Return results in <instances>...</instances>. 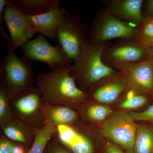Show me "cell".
<instances>
[{
	"label": "cell",
	"mask_w": 153,
	"mask_h": 153,
	"mask_svg": "<svg viewBox=\"0 0 153 153\" xmlns=\"http://www.w3.org/2000/svg\"><path fill=\"white\" fill-rule=\"evenodd\" d=\"M87 27L76 15L66 12L58 28L59 44L70 60L74 61L87 42Z\"/></svg>",
	"instance_id": "8"
},
{
	"label": "cell",
	"mask_w": 153,
	"mask_h": 153,
	"mask_svg": "<svg viewBox=\"0 0 153 153\" xmlns=\"http://www.w3.org/2000/svg\"><path fill=\"white\" fill-rule=\"evenodd\" d=\"M111 67L125 77L129 88L153 97V61L150 58L137 63L116 64Z\"/></svg>",
	"instance_id": "10"
},
{
	"label": "cell",
	"mask_w": 153,
	"mask_h": 153,
	"mask_svg": "<svg viewBox=\"0 0 153 153\" xmlns=\"http://www.w3.org/2000/svg\"><path fill=\"white\" fill-rule=\"evenodd\" d=\"M91 131L78 120L71 125L57 126L55 137L72 153H95L94 137Z\"/></svg>",
	"instance_id": "9"
},
{
	"label": "cell",
	"mask_w": 153,
	"mask_h": 153,
	"mask_svg": "<svg viewBox=\"0 0 153 153\" xmlns=\"http://www.w3.org/2000/svg\"><path fill=\"white\" fill-rule=\"evenodd\" d=\"M133 151L134 153H153V124L137 125Z\"/></svg>",
	"instance_id": "20"
},
{
	"label": "cell",
	"mask_w": 153,
	"mask_h": 153,
	"mask_svg": "<svg viewBox=\"0 0 153 153\" xmlns=\"http://www.w3.org/2000/svg\"><path fill=\"white\" fill-rule=\"evenodd\" d=\"M22 49L24 60L32 63L40 61L46 63L50 67V71L72 65V61L60 44L52 46L41 34L25 43Z\"/></svg>",
	"instance_id": "6"
},
{
	"label": "cell",
	"mask_w": 153,
	"mask_h": 153,
	"mask_svg": "<svg viewBox=\"0 0 153 153\" xmlns=\"http://www.w3.org/2000/svg\"><path fill=\"white\" fill-rule=\"evenodd\" d=\"M10 102L14 118L35 130L45 125L41 113L42 95L37 87L23 91L10 99Z\"/></svg>",
	"instance_id": "7"
},
{
	"label": "cell",
	"mask_w": 153,
	"mask_h": 153,
	"mask_svg": "<svg viewBox=\"0 0 153 153\" xmlns=\"http://www.w3.org/2000/svg\"><path fill=\"white\" fill-rule=\"evenodd\" d=\"M77 109L79 116L92 123H98L105 120L111 114V110L107 105L94 102L82 103Z\"/></svg>",
	"instance_id": "19"
},
{
	"label": "cell",
	"mask_w": 153,
	"mask_h": 153,
	"mask_svg": "<svg viewBox=\"0 0 153 153\" xmlns=\"http://www.w3.org/2000/svg\"><path fill=\"white\" fill-rule=\"evenodd\" d=\"M73 68L72 65L38 74L36 85L41 91L43 102L75 110L87 100V94L77 86L71 75Z\"/></svg>",
	"instance_id": "1"
},
{
	"label": "cell",
	"mask_w": 153,
	"mask_h": 153,
	"mask_svg": "<svg viewBox=\"0 0 153 153\" xmlns=\"http://www.w3.org/2000/svg\"><path fill=\"white\" fill-rule=\"evenodd\" d=\"M150 97H153L133 88H128L126 91V99L120 107L124 109H136L147 104Z\"/></svg>",
	"instance_id": "23"
},
{
	"label": "cell",
	"mask_w": 153,
	"mask_h": 153,
	"mask_svg": "<svg viewBox=\"0 0 153 153\" xmlns=\"http://www.w3.org/2000/svg\"><path fill=\"white\" fill-rule=\"evenodd\" d=\"M146 17H153V0H149L146 6Z\"/></svg>",
	"instance_id": "31"
},
{
	"label": "cell",
	"mask_w": 153,
	"mask_h": 153,
	"mask_svg": "<svg viewBox=\"0 0 153 153\" xmlns=\"http://www.w3.org/2000/svg\"><path fill=\"white\" fill-rule=\"evenodd\" d=\"M19 10L27 16L45 13L60 7L59 0H11Z\"/></svg>",
	"instance_id": "18"
},
{
	"label": "cell",
	"mask_w": 153,
	"mask_h": 153,
	"mask_svg": "<svg viewBox=\"0 0 153 153\" xmlns=\"http://www.w3.org/2000/svg\"><path fill=\"white\" fill-rule=\"evenodd\" d=\"M143 0H111L107 1L106 8L123 21L139 26L143 20Z\"/></svg>",
	"instance_id": "15"
},
{
	"label": "cell",
	"mask_w": 153,
	"mask_h": 153,
	"mask_svg": "<svg viewBox=\"0 0 153 153\" xmlns=\"http://www.w3.org/2000/svg\"><path fill=\"white\" fill-rule=\"evenodd\" d=\"M3 20L10 35L12 47L16 50L37 33L27 16L9 0L3 14Z\"/></svg>",
	"instance_id": "11"
},
{
	"label": "cell",
	"mask_w": 153,
	"mask_h": 153,
	"mask_svg": "<svg viewBox=\"0 0 153 153\" xmlns=\"http://www.w3.org/2000/svg\"><path fill=\"white\" fill-rule=\"evenodd\" d=\"M13 118L10 99L4 88L0 84V126Z\"/></svg>",
	"instance_id": "24"
},
{
	"label": "cell",
	"mask_w": 153,
	"mask_h": 153,
	"mask_svg": "<svg viewBox=\"0 0 153 153\" xmlns=\"http://www.w3.org/2000/svg\"><path fill=\"white\" fill-rule=\"evenodd\" d=\"M57 126L45 124L35 130L34 141L28 153H44L49 142L55 136Z\"/></svg>",
	"instance_id": "21"
},
{
	"label": "cell",
	"mask_w": 153,
	"mask_h": 153,
	"mask_svg": "<svg viewBox=\"0 0 153 153\" xmlns=\"http://www.w3.org/2000/svg\"><path fill=\"white\" fill-rule=\"evenodd\" d=\"M67 11L65 8H56L37 16H27L36 32L44 37L57 38L58 28Z\"/></svg>",
	"instance_id": "14"
},
{
	"label": "cell",
	"mask_w": 153,
	"mask_h": 153,
	"mask_svg": "<svg viewBox=\"0 0 153 153\" xmlns=\"http://www.w3.org/2000/svg\"><path fill=\"white\" fill-rule=\"evenodd\" d=\"M132 42L143 48L153 47V17L144 16Z\"/></svg>",
	"instance_id": "22"
},
{
	"label": "cell",
	"mask_w": 153,
	"mask_h": 153,
	"mask_svg": "<svg viewBox=\"0 0 153 153\" xmlns=\"http://www.w3.org/2000/svg\"><path fill=\"white\" fill-rule=\"evenodd\" d=\"M28 147H29L25 145L15 143L12 153H26Z\"/></svg>",
	"instance_id": "30"
},
{
	"label": "cell",
	"mask_w": 153,
	"mask_h": 153,
	"mask_svg": "<svg viewBox=\"0 0 153 153\" xmlns=\"http://www.w3.org/2000/svg\"><path fill=\"white\" fill-rule=\"evenodd\" d=\"M1 126V133L14 143L31 146L35 137V130L16 118Z\"/></svg>",
	"instance_id": "17"
},
{
	"label": "cell",
	"mask_w": 153,
	"mask_h": 153,
	"mask_svg": "<svg viewBox=\"0 0 153 153\" xmlns=\"http://www.w3.org/2000/svg\"><path fill=\"white\" fill-rule=\"evenodd\" d=\"M6 41L8 50L0 63L1 85L10 99L23 91L33 87V72L32 63L19 58L16 55L10 37Z\"/></svg>",
	"instance_id": "3"
},
{
	"label": "cell",
	"mask_w": 153,
	"mask_h": 153,
	"mask_svg": "<svg viewBox=\"0 0 153 153\" xmlns=\"http://www.w3.org/2000/svg\"><path fill=\"white\" fill-rule=\"evenodd\" d=\"M146 49L131 41H123L108 46L103 52L102 59L106 65L137 63L147 59Z\"/></svg>",
	"instance_id": "13"
},
{
	"label": "cell",
	"mask_w": 153,
	"mask_h": 153,
	"mask_svg": "<svg viewBox=\"0 0 153 153\" xmlns=\"http://www.w3.org/2000/svg\"><path fill=\"white\" fill-rule=\"evenodd\" d=\"M128 114L117 111L111 114L98 129L102 136L120 147L126 153H134L137 125Z\"/></svg>",
	"instance_id": "5"
},
{
	"label": "cell",
	"mask_w": 153,
	"mask_h": 153,
	"mask_svg": "<svg viewBox=\"0 0 153 153\" xmlns=\"http://www.w3.org/2000/svg\"><path fill=\"white\" fill-rule=\"evenodd\" d=\"M8 0H0V33L3 38L5 40L9 38V36L6 33L5 30L3 25L4 21L3 18V14L6 6L8 3Z\"/></svg>",
	"instance_id": "28"
},
{
	"label": "cell",
	"mask_w": 153,
	"mask_h": 153,
	"mask_svg": "<svg viewBox=\"0 0 153 153\" xmlns=\"http://www.w3.org/2000/svg\"><path fill=\"white\" fill-rule=\"evenodd\" d=\"M129 88L125 77L117 73L94 83L88 89V99L100 103L113 102Z\"/></svg>",
	"instance_id": "12"
},
{
	"label": "cell",
	"mask_w": 153,
	"mask_h": 153,
	"mask_svg": "<svg viewBox=\"0 0 153 153\" xmlns=\"http://www.w3.org/2000/svg\"><path fill=\"white\" fill-rule=\"evenodd\" d=\"M109 46L105 43L93 44L88 40L74 61L71 75L76 82H79L83 91L88 90L102 79L117 73L115 68L106 65L102 60V54Z\"/></svg>",
	"instance_id": "2"
},
{
	"label": "cell",
	"mask_w": 153,
	"mask_h": 153,
	"mask_svg": "<svg viewBox=\"0 0 153 153\" xmlns=\"http://www.w3.org/2000/svg\"><path fill=\"white\" fill-rule=\"evenodd\" d=\"M147 58H150L153 61V47L146 48Z\"/></svg>",
	"instance_id": "32"
},
{
	"label": "cell",
	"mask_w": 153,
	"mask_h": 153,
	"mask_svg": "<svg viewBox=\"0 0 153 153\" xmlns=\"http://www.w3.org/2000/svg\"><path fill=\"white\" fill-rule=\"evenodd\" d=\"M104 150V153H126L120 147L111 142L105 145Z\"/></svg>",
	"instance_id": "29"
},
{
	"label": "cell",
	"mask_w": 153,
	"mask_h": 153,
	"mask_svg": "<svg viewBox=\"0 0 153 153\" xmlns=\"http://www.w3.org/2000/svg\"><path fill=\"white\" fill-rule=\"evenodd\" d=\"M44 153H72L61 144L54 137L49 142Z\"/></svg>",
	"instance_id": "26"
},
{
	"label": "cell",
	"mask_w": 153,
	"mask_h": 153,
	"mask_svg": "<svg viewBox=\"0 0 153 153\" xmlns=\"http://www.w3.org/2000/svg\"><path fill=\"white\" fill-rule=\"evenodd\" d=\"M128 114L134 121L147 122L153 124V103L142 112L131 111Z\"/></svg>",
	"instance_id": "25"
},
{
	"label": "cell",
	"mask_w": 153,
	"mask_h": 153,
	"mask_svg": "<svg viewBox=\"0 0 153 153\" xmlns=\"http://www.w3.org/2000/svg\"><path fill=\"white\" fill-rule=\"evenodd\" d=\"M15 143L8 139L1 133L0 153H12Z\"/></svg>",
	"instance_id": "27"
},
{
	"label": "cell",
	"mask_w": 153,
	"mask_h": 153,
	"mask_svg": "<svg viewBox=\"0 0 153 153\" xmlns=\"http://www.w3.org/2000/svg\"><path fill=\"white\" fill-rule=\"evenodd\" d=\"M41 113L45 124L68 125L79 120L76 111L64 105L43 102Z\"/></svg>",
	"instance_id": "16"
},
{
	"label": "cell",
	"mask_w": 153,
	"mask_h": 153,
	"mask_svg": "<svg viewBox=\"0 0 153 153\" xmlns=\"http://www.w3.org/2000/svg\"><path fill=\"white\" fill-rule=\"evenodd\" d=\"M138 27L120 19L106 9L102 10L97 13L92 22L90 41L100 44L116 38L132 41L136 35Z\"/></svg>",
	"instance_id": "4"
}]
</instances>
